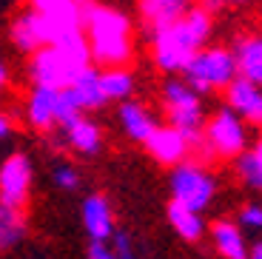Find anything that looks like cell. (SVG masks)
<instances>
[{"label": "cell", "instance_id": "6da1fadb", "mask_svg": "<svg viewBox=\"0 0 262 259\" xmlns=\"http://www.w3.org/2000/svg\"><path fill=\"white\" fill-rule=\"evenodd\" d=\"M208 34H211V12L205 6H196V9L191 6L171 26L151 32L154 63L163 72H183L188 60L205 46Z\"/></svg>", "mask_w": 262, "mask_h": 259}, {"label": "cell", "instance_id": "7a4b0ae2", "mask_svg": "<svg viewBox=\"0 0 262 259\" xmlns=\"http://www.w3.org/2000/svg\"><path fill=\"white\" fill-rule=\"evenodd\" d=\"M89 63H92L89 37L83 32H74V34H66V37L43 46V49H37L32 54L29 74H32L34 85L66 89Z\"/></svg>", "mask_w": 262, "mask_h": 259}, {"label": "cell", "instance_id": "3957f363", "mask_svg": "<svg viewBox=\"0 0 262 259\" xmlns=\"http://www.w3.org/2000/svg\"><path fill=\"white\" fill-rule=\"evenodd\" d=\"M85 32H89V49L92 60L103 69L114 66H128L131 54V20L123 12L108 6H92L85 17Z\"/></svg>", "mask_w": 262, "mask_h": 259}, {"label": "cell", "instance_id": "277c9868", "mask_svg": "<svg viewBox=\"0 0 262 259\" xmlns=\"http://www.w3.org/2000/svg\"><path fill=\"white\" fill-rule=\"evenodd\" d=\"M163 105L171 125H177L191 143V148L203 145L205 131V111H203V94L188 85V80H168L163 85Z\"/></svg>", "mask_w": 262, "mask_h": 259}, {"label": "cell", "instance_id": "5b68a950", "mask_svg": "<svg viewBox=\"0 0 262 259\" xmlns=\"http://www.w3.org/2000/svg\"><path fill=\"white\" fill-rule=\"evenodd\" d=\"M236 74L239 72H236L234 52L223 49V46H203L183 69V77L200 94H214V91L225 89Z\"/></svg>", "mask_w": 262, "mask_h": 259}, {"label": "cell", "instance_id": "8992f818", "mask_svg": "<svg viewBox=\"0 0 262 259\" xmlns=\"http://www.w3.org/2000/svg\"><path fill=\"white\" fill-rule=\"evenodd\" d=\"M248 148V128H245V120L236 114L231 105L216 109L214 117L205 123L203 131V151L205 160L211 157H223V160H234L243 151Z\"/></svg>", "mask_w": 262, "mask_h": 259}, {"label": "cell", "instance_id": "52a82bcc", "mask_svg": "<svg viewBox=\"0 0 262 259\" xmlns=\"http://www.w3.org/2000/svg\"><path fill=\"white\" fill-rule=\"evenodd\" d=\"M168 182H171V200L183 202L185 208H194V211H205L216 194L214 174L203 162H191L188 157L174 165Z\"/></svg>", "mask_w": 262, "mask_h": 259}, {"label": "cell", "instance_id": "ba28073f", "mask_svg": "<svg viewBox=\"0 0 262 259\" xmlns=\"http://www.w3.org/2000/svg\"><path fill=\"white\" fill-rule=\"evenodd\" d=\"M32 191V160L26 154H9L0 165V202L26 208Z\"/></svg>", "mask_w": 262, "mask_h": 259}, {"label": "cell", "instance_id": "9c48e42d", "mask_svg": "<svg viewBox=\"0 0 262 259\" xmlns=\"http://www.w3.org/2000/svg\"><path fill=\"white\" fill-rule=\"evenodd\" d=\"M9 37L12 43L17 46L20 52H29L34 54L37 49L52 43V34H49V23H46V14L40 9H26L20 12L17 17L12 20V29H9Z\"/></svg>", "mask_w": 262, "mask_h": 259}, {"label": "cell", "instance_id": "30bf717a", "mask_svg": "<svg viewBox=\"0 0 262 259\" xmlns=\"http://www.w3.org/2000/svg\"><path fill=\"white\" fill-rule=\"evenodd\" d=\"M225 105H231L245 123L262 125V85L254 83V80L236 74L225 85Z\"/></svg>", "mask_w": 262, "mask_h": 259}, {"label": "cell", "instance_id": "8fae6325", "mask_svg": "<svg viewBox=\"0 0 262 259\" xmlns=\"http://www.w3.org/2000/svg\"><path fill=\"white\" fill-rule=\"evenodd\" d=\"M143 145H145V151H148L157 162H163V165H177V162H183L185 157L194 151L191 143L185 140V134L171 123L168 125H157L154 134H151Z\"/></svg>", "mask_w": 262, "mask_h": 259}, {"label": "cell", "instance_id": "7c38bea8", "mask_svg": "<svg viewBox=\"0 0 262 259\" xmlns=\"http://www.w3.org/2000/svg\"><path fill=\"white\" fill-rule=\"evenodd\" d=\"M80 220H83V228L89 233V240H103L108 242L112 233L117 231L114 225V211L108 205L103 194H89L80 205Z\"/></svg>", "mask_w": 262, "mask_h": 259}, {"label": "cell", "instance_id": "4fadbf2b", "mask_svg": "<svg viewBox=\"0 0 262 259\" xmlns=\"http://www.w3.org/2000/svg\"><path fill=\"white\" fill-rule=\"evenodd\" d=\"M57 97L60 89L52 85H34L26 100V123L34 131H52L57 125Z\"/></svg>", "mask_w": 262, "mask_h": 259}, {"label": "cell", "instance_id": "5bb4252c", "mask_svg": "<svg viewBox=\"0 0 262 259\" xmlns=\"http://www.w3.org/2000/svg\"><path fill=\"white\" fill-rule=\"evenodd\" d=\"M63 128V143L69 145L72 151L83 157H94L100 148H103V131L94 120H89L85 114H77L74 120H69Z\"/></svg>", "mask_w": 262, "mask_h": 259}, {"label": "cell", "instance_id": "9a60e30c", "mask_svg": "<svg viewBox=\"0 0 262 259\" xmlns=\"http://www.w3.org/2000/svg\"><path fill=\"white\" fill-rule=\"evenodd\" d=\"M117 117H120V125H123V134L128 140H134V143H145L154 134V128H157V117L151 114L143 103H137L131 97L120 103Z\"/></svg>", "mask_w": 262, "mask_h": 259}, {"label": "cell", "instance_id": "2e32d148", "mask_svg": "<svg viewBox=\"0 0 262 259\" xmlns=\"http://www.w3.org/2000/svg\"><path fill=\"white\" fill-rule=\"evenodd\" d=\"M66 89L72 91V97L77 100L80 111H94V109H100V105L108 103L105 94H103V85H100V69H94L92 63L85 66L83 72L66 85Z\"/></svg>", "mask_w": 262, "mask_h": 259}, {"label": "cell", "instance_id": "e0dca14e", "mask_svg": "<svg viewBox=\"0 0 262 259\" xmlns=\"http://www.w3.org/2000/svg\"><path fill=\"white\" fill-rule=\"evenodd\" d=\"M191 9V0H140V17L145 20V26L154 29L171 26L174 20H180Z\"/></svg>", "mask_w": 262, "mask_h": 259}, {"label": "cell", "instance_id": "ac0fdd59", "mask_svg": "<svg viewBox=\"0 0 262 259\" xmlns=\"http://www.w3.org/2000/svg\"><path fill=\"white\" fill-rule=\"evenodd\" d=\"M211 240L214 248L223 259H245L248 256V245H245V231L236 222L220 220L211 228Z\"/></svg>", "mask_w": 262, "mask_h": 259}, {"label": "cell", "instance_id": "d6986e66", "mask_svg": "<svg viewBox=\"0 0 262 259\" xmlns=\"http://www.w3.org/2000/svg\"><path fill=\"white\" fill-rule=\"evenodd\" d=\"M168 222H171V228L177 231V236H183V240H188V242L203 240V233H205L203 211L185 208L183 202H177V200L168 202Z\"/></svg>", "mask_w": 262, "mask_h": 259}, {"label": "cell", "instance_id": "ffe728a7", "mask_svg": "<svg viewBox=\"0 0 262 259\" xmlns=\"http://www.w3.org/2000/svg\"><path fill=\"white\" fill-rule=\"evenodd\" d=\"M234 57H236V72H239V77H248V80L262 85V34L239 40L234 49Z\"/></svg>", "mask_w": 262, "mask_h": 259}, {"label": "cell", "instance_id": "44dd1931", "mask_svg": "<svg viewBox=\"0 0 262 259\" xmlns=\"http://www.w3.org/2000/svg\"><path fill=\"white\" fill-rule=\"evenodd\" d=\"M26 236V217L23 208H12L6 202H0V251L17 248Z\"/></svg>", "mask_w": 262, "mask_h": 259}, {"label": "cell", "instance_id": "7402d4cb", "mask_svg": "<svg viewBox=\"0 0 262 259\" xmlns=\"http://www.w3.org/2000/svg\"><path fill=\"white\" fill-rule=\"evenodd\" d=\"M100 85H103L105 100H128L137 89V80L134 74L125 69V66H114V69H103L100 72Z\"/></svg>", "mask_w": 262, "mask_h": 259}, {"label": "cell", "instance_id": "603a6c76", "mask_svg": "<svg viewBox=\"0 0 262 259\" xmlns=\"http://www.w3.org/2000/svg\"><path fill=\"white\" fill-rule=\"evenodd\" d=\"M236 180L251 191H262V140L254 148H245L239 157H234Z\"/></svg>", "mask_w": 262, "mask_h": 259}, {"label": "cell", "instance_id": "cb8c5ba5", "mask_svg": "<svg viewBox=\"0 0 262 259\" xmlns=\"http://www.w3.org/2000/svg\"><path fill=\"white\" fill-rule=\"evenodd\" d=\"M236 225L245 233H262V202H245L236 214Z\"/></svg>", "mask_w": 262, "mask_h": 259}, {"label": "cell", "instance_id": "d4e9b609", "mask_svg": "<svg viewBox=\"0 0 262 259\" xmlns=\"http://www.w3.org/2000/svg\"><path fill=\"white\" fill-rule=\"evenodd\" d=\"M52 180L60 191H77L80 188V171L72 168V165H66V162H60L57 168H54Z\"/></svg>", "mask_w": 262, "mask_h": 259}, {"label": "cell", "instance_id": "484cf974", "mask_svg": "<svg viewBox=\"0 0 262 259\" xmlns=\"http://www.w3.org/2000/svg\"><path fill=\"white\" fill-rule=\"evenodd\" d=\"M112 248L114 253H117V259H137V245H134V240H131V233L128 231H114L112 233Z\"/></svg>", "mask_w": 262, "mask_h": 259}, {"label": "cell", "instance_id": "4316f807", "mask_svg": "<svg viewBox=\"0 0 262 259\" xmlns=\"http://www.w3.org/2000/svg\"><path fill=\"white\" fill-rule=\"evenodd\" d=\"M85 259H117L112 242H103V240H92L89 242V251H85Z\"/></svg>", "mask_w": 262, "mask_h": 259}, {"label": "cell", "instance_id": "83f0119b", "mask_svg": "<svg viewBox=\"0 0 262 259\" xmlns=\"http://www.w3.org/2000/svg\"><path fill=\"white\" fill-rule=\"evenodd\" d=\"M12 131H14L12 117H9L6 111H0V140H6V137H12Z\"/></svg>", "mask_w": 262, "mask_h": 259}, {"label": "cell", "instance_id": "f1b7e54d", "mask_svg": "<svg viewBox=\"0 0 262 259\" xmlns=\"http://www.w3.org/2000/svg\"><path fill=\"white\" fill-rule=\"evenodd\" d=\"M205 9H220V6H239V3H245V0H203Z\"/></svg>", "mask_w": 262, "mask_h": 259}, {"label": "cell", "instance_id": "f546056e", "mask_svg": "<svg viewBox=\"0 0 262 259\" xmlns=\"http://www.w3.org/2000/svg\"><path fill=\"white\" fill-rule=\"evenodd\" d=\"M57 3H63V0H32L34 9H52V6H57Z\"/></svg>", "mask_w": 262, "mask_h": 259}, {"label": "cell", "instance_id": "4dcf8cb0", "mask_svg": "<svg viewBox=\"0 0 262 259\" xmlns=\"http://www.w3.org/2000/svg\"><path fill=\"white\" fill-rule=\"evenodd\" d=\"M245 259H262V242H256L254 248H248V256Z\"/></svg>", "mask_w": 262, "mask_h": 259}, {"label": "cell", "instance_id": "1f68e13d", "mask_svg": "<svg viewBox=\"0 0 262 259\" xmlns=\"http://www.w3.org/2000/svg\"><path fill=\"white\" fill-rule=\"evenodd\" d=\"M6 83H9V69H6V63L0 60V89H3Z\"/></svg>", "mask_w": 262, "mask_h": 259}]
</instances>
